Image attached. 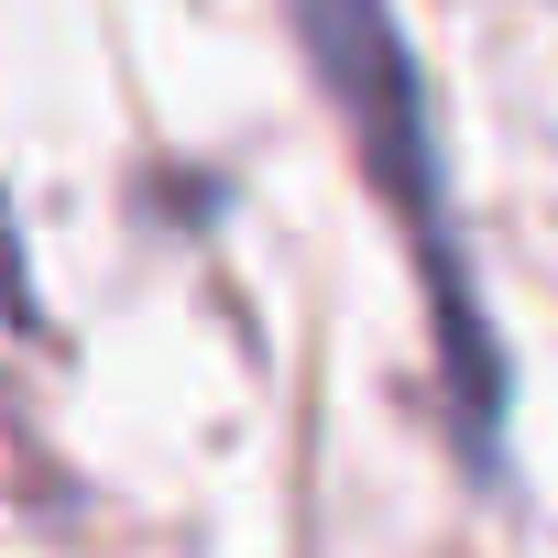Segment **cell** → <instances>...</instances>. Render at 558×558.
Masks as SVG:
<instances>
[{"mask_svg": "<svg viewBox=\"0 0 558 558\" xmlns=\"http://www.w3.org/2000/svg\"><path fill=\"white\" fill-rule=\"evenodd\" d=\"M286 23L307 45V77L318 99L340 110L373 197L395 208L405 252H416V286H427V329H438V362H449V427L471 449V471L504 460V340L482 318V286H471V241H460V208H449V165H438V121H427V77L395 34L384 0H286Z\"/></svg>", "mask_w": 558, "mask_h": 558, "instance_id": "cell-1", "label": "cell"}]
</instances>
